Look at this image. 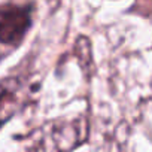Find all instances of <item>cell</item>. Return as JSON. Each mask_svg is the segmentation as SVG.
Masks as SVG:
<instances>
[{"mask_svg": "<svg viewBox=\"0 0 152 152\" xmlns=\"http://www.w3.org/2000/svg\"><path fill=\"white\" fill-rule=\"evenodd\" d=\"M31 24V8L8 5L0 8V42L15 45L21 42Z\"/></svg>", "mask_w": 152, "mask_h": 152, "instance_id": "3", "label": "cell"}, {"mask_svg": "<svg viewBox=\"0 0 152 152\" xmlns=\"http://www.w3.org/2000/svg\"><path fill=\"white\" fill-rule=\"evenodd\" d=\"M88 122L85 118L57 119L45 124L37 133L28 152H72L85 142Z\"/></svg>", "mask_w": 152, "mask_h": 152, "instance_id": "1", "label": "cell"}, {"mask_svg": "<svg viewBox=\"0 0 152 152\" xmlns=\"http://www.w3.org/2000/svg\"><path fill=\"white\" fill-rule=\"evenodd\" d=\"M33 85L23 76L0 79V125L17 115L30 100Z\"/></svg>", "mask_w": 152, "mask_h": 152, "instance_id": "2", "label": "cell"}]
</instances>
